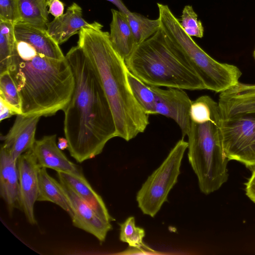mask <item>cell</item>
<instances>
[{
    "mask_svg": "<svg viewBox=\"0 0 255 255\" xmlns=\"http://www.w3.org/2000/svg\"><path fill=\"white\" fill-rule=\"evenodd\" d=\"M114 4L119 10V11L128 14L130 11L124 4L122 0H107Z\"/></svg>",
    "mask_w": 255,
    "mask_h": 255,
    "instance_id": "1f68e13d",
    "label": "cell"
},
{
    "mask_svg": "<svg viewBox=\"0 0 255 255\" xmlns=\"http://www.w3.org/2000/svg\"><path fill=\"white\" fill-rule=\"evenodd\" d=\"M0 98L15 115H21V100L15 83L8 71L0 74Z\"/></svg>",
    "mask_w": 255,
    "mask_h": 255,
    "instance_id": "cb8c5ba5",
    "label": "cell"
},
{
    "mask_svg": "<svg viewBox=\"0 0 255 255\" xmlns=\"http://www.w3.org/2000/svg\"><path fill=\"white\" fill-rule=\"evenodd\" d=\"M119 225L121 241L128 244L131 247H138L144 244L143 239L145 235V231L143 228L135 226L134 217H129Z\"/></svg>",
    "mask_w": 255,
    "mask_h": 255,
    "instance_id": "d4e9b609",
    "label": "cell"
},
{
    "mask_svg": "<svg viewBox=\"0 0 255 255\" xmlns=\"http://www.w3.org/2000/svg\"><path fill=\"white\" fill-rule=\"evenodd\" d=\"M57 145L61 150H63L68 148L69 144L66 138L60 137L58 138Z\"/></svg>",
    "mask_w": 255,
    "mask_h": 255,
    "instance_id": "d6a6232c",
    "label": "cell"
},
{
    "mask_svg": "<svg viewBox=\"0 0 255 255\" xmlns=\"http://www.w3.org/2000/svg\"><path fill=\"white\" fill-rule=\"evenodd\" d=\"M0 20L14 25L21 22L19 0H0Z\"/></svg>",
    "mask_w": 255,
    "mask_h": 255,
    "instance_id": "4316f807",
    "label": "cell"
},
{
    "mask_svg": "<svg viewBox=\"0 0 255 255\" xmlns=\"http://www.w3.org/2000/svg\"><path fill=\"white\" fill-rule=\"evenodd\" d=\"M110 39L118 54L125 60L137 45L127 15L119 10L111 9Z\"/></svg>",
    "mask_w": 255,
    "mask_h": 255,
    "instance_id": "ac0fdd59",
    "label": "cell"
},
{
    "mask_svg": "<svg viewBox=\"0 0 255 255\" xmlns=\"http://www.w3.org/2000/svg\"><path fill=\"white\" fill-rule=\"evenodd\" d=\"M125 61L128 70L148 86L205 89L201 79L160 27L137 45Z\"/></svg>",
    "mask_w": 255,
    "mask_h": 255,
    "instance_id": "277c9868",
    "label": "cell"
},
{
    "mask_svg": "<svg viewBox=\"0 0 255 255\" xmlns=\"http://www.w3.org/2000/svg\"><path fill=\"white\" fill-rule=\"evenodd\" d=\"M41 117L16 115L15 121L7 133L1 137V145L15 160L24 152L31 149L36 141L37 125Z\"/></svg>",
    "mask_w": 255,
    "mask_h": 255,
    "instance_id": "7c38bea8",
    "label": "cell"
},
{
    "mask_svg": "<svg viewBox=\"0 0 255 255\" xmlns=\"http://www.w3.org/2000/svg\"><path fill=\"white\" fill-rule=\"evenodd\" d=\"M19 183V208L31 225L37 221L34 206L38 194V170L40 168L31 148L22 154L17 160Z\"/></svg>",
    "mask_w": 255,
    "mask_h": 255,
    "instance_id": "30bf717a",
    "label": "cell"
},
{
    "mask_svg": "<svg viewBox=\"0 0 255 255\" xmlns=\"http://www.w3.org/2000/svg\"><path fill=\"white\" fill-rule=\"evenodd\" d=\"M128 249L125 251L122 254H135L136 253L139 252V254H157V253L152 250L144 244L138 247H129Z\"/></svg>",
    "mask_w": 255,
    "mask_h": 255,
    "instance_id": "f546056e",
    "label": "cell"
},
{
    "mask_svg": "<svg viewBox=\"0 0 255 255\" xmlns=\"http://www.w3.org/2000/svg\"><path fill=\"white\" fill-rule=\"evenodd\" d=\"M75 81L64 112V132L68 150L77 162L102 153L106 143L117 137L113 113L100 80L83 49L77 45L65 55Z\"/></svg>",
    "mask_w": 255,
    "mask_h": 255,
    "instance_id": "6da1fadb",
    "label": "cell"
},
{
    "mask_svg": "<svg viewBox=\"0 0 255 255\" xmlns=\"http://www.w3.org/2000/svg\"><path fill=\"white\" fill-rule=\"evenodd\" d=\"M252 171L250 178L245 184V192L248 198L255 203V168Z\"/></svg>",
    "mask_w": 255,
    "mask_h": 255,
    "instance_id": "83f0119b",
    "label": "cell"
},
{
    "mask_svg": "<svg viewBox=\"0 0 255 255\" xmlns=\"http://www.w3.org/2000/svg\"><path fill=\"white\" fill-rule=\"evenodd\" d=\"M254 57H255V50L254 51Z\"/></svg>",
    "mask_w": 255,
    "mask_h": 255,
    "instance_id": "e575fe53",
    "label": "cell"
},
{
    "mask_svg": "<svg viewBox=\"0 0 255 255\" xmlns=\"http://www.w3.org/2000/svg\"><path fill=\"white\" fill-rule=\"evenodd\" d=\"M160 29L180 52L205 89L222 92L237 84L242 72L236 66L219 62L187 35L167 5L157 3Z\"/></svg>",
    "mask_w": 255,
    "mask_h": 255,
    "instance_id": "52a82bcc",
    "label": "cell"
},
{
    "mask_svg": "<svg viewBox=\"0 0 255 255\" xmlns=\"http://www.w3.org/2000/svg\"><path fill=\"white\" fill-rule=\"evenodd\" d=\"M52 0H46V3H47V5H49L50 2Z\"/></svg>",
    "mask_w": 255,
    "mask_h": 255,
    "instance_id": "836d02e7",
    "label": "cell"
},
{
    "mask_svg": "<svg viewBox=\"0 0 255 255\" xmlns=\"http://www.w3.org/2000/svg\"><path fill=\"white\" fill-rule=\"evenodd\" d=\"M82 8L77 3L73 2L61 16L55 17L47 25L49 34L59 44L67 41L71 36L79 33L83 28H102L103 26L94 21L92 23L87 22L82 17Z\"/></svg>",
    "mask_w": 255,
    "mask_h": 255,
    "instance_id": "5bb4252c",
    "label": "cell"
},
{
    "mask_svg": "<svg viewBox=\"0 0 255 255\" xmlns=\"http://www.w3.org/2000/svg\"><path fill=\"white\" fill-rule=\"evenodd\" d=\"M155 96V113L174 120L179 127L182 138L189 131L191 120L190 110L192 101L184 90L151 86Z\"/></svg>",
    "mask_w": 255,
    "mask_h": 255,
    "instance_id": "9c48e42d",
    "label": "cell"
},
{
    "mask_svg": "<svg viewBox=\"0 0 255 255\" xmlns=\"http://www.w3.org/2000/svg\"><path fill=\"white\" fill-rule=\"evenodd\" d=\"M16 42L14 24L0 20V74L8 71Z\"/></svg>",
    "mask_w": 255,
    "mask_h": 255,
    "instance_id": "7402d4cb",
    "label": "cell"
},
{
    "mask_svg": "<svg viewBox=\"0 0 255 255\" xmlns=\"http://www.w3.org/2000/svg\"><path fill=\"white\" fill-rule=\"evenodd\" d=\"M188 142L178 140L160 166L142 184L136 196L138 207L145 215L154 217L167 201L170 190L176 184Z\"/></svg>",
    "mask_w": 255,
    "mask_h": 255,
    "instance_id": "ba28073f",
    "label": "cell"
},
{
    "mask_svg": "<svg viewBox=\"0 0 255 255\" xmlns=\"http://www.w3.org/2000/svg\"><path fill=\"white\" fill-rule=\"evenodd\" d=\"M56 136V134L45 135L36 140L32 149L39 166L57 172L83 174L80 167L70 161L58 147Z\"/></svg>",
    "mask_w": 255,
    "mask_h": 255,
    "instance_id": "4fadbf2b",
    "label": "cell"
},
{
    "mask_svg": "<svg viewBox=\"0 0 255 255\" xmlns=\"http://www.w3.org/2000/svg\"><path fill=\"white\" fill-rule=\"evenodd\" d=\"M8 71L20 95L23 116H52L71 100L75 81L66 58L47 57L29 44L17 41Z\"/></svg>",
    "mask_w": 255,
    "mask_h": 255,
    "instance_id": "7a4b0ae2",
    "label": "cell"
},
{
    "mask_svg": "<svg viewBox=\"0 0 255 255\" xmlns=\"http://www.w3.org/2000/svg\"><path fill=\"white\" fill-rule=\"evenodd\" d=\"M61 183L73 210L74 216L71 218L73 225L91 234L101 243L104 242L108 232L113 228L111 222L100 217L68 185Z\"/></svg>",
    "mask_w": 255,
    "mask_h": 255,
    "instance_id": "8fae6325",
    "label": "cell"
},
{
    "mask_svg": "<svg viewBox=\"0 0 255 255\" xmlns=\"http://www.w3.org/2000/svg\"><path fill=\"white\" fill-rule=\"evenodd\" d=\"M127 79L132 93L140 107L148 115H155V96L151 87L144 83L128 70Z\"/></svg>",
    "mask_w": 255,
    "mask_h": 255,
    "instance_id": "44dd1931",
    "label": "cell"
},
{
    "mask_svg": "<svg viewBox=\"0 0 255 255\" xmlns=\"http://www.w3.org/2000/svg\"><path fill=\"white\" fill-rule=\"evenodd\" d=\"M187 136L188 161L201 192L208 195L218 190L229 177L218 104L206 120L191 122Z\"/></svg>",
    "mask_w": 255,
    "mask_h": 255,
    "instance_id": "8992f818",
    "label": "cell"
},
{
    "mask_svg": "<svg viewBox=\"0 0 255 255\" xmlns=\"http://www.w3.org/2000/svg\"><path fill=\"white\" fill-rule=\"evenodd\" d=\"M38 177L39 189L37 201L56 204L72 218L74 216L73 210L61 182L50 176L45 167H40Z\"/></svg>",
    "mask_w": 255,
    "mask_h": 255,
    "instance_id": "d6986e66",
    "label": "cell"
},
{
    "mask_svg": "<svg viewBox=\"0 0 255 255\" xmlns=\"http://www.w3.org/2000/svg\"><path fill=\"white\" fill-rule=\"evenodd\" d=\"M14 28L17 41L29 44L38 53L47 57L58 60L65 59L59 45L49 34L46 29L22 22L14 24Z\"/></svg>",
    "mask_w": 255,
    "mask_h": 255,
    "instance_id": "9a60e30c",
    "label": "cell"
},
{
    "mask_svg": "<svg viewBox=\"0 0 255 255\" xmlns=\"http://www.w3.org/2000/svg\"><path fill=\"white\" fill-rule=\"evenodd\" d=\"M127 15L137 45L152 36L160 28L158 18L150 19L131 11Z\"/></svg>",
    "mask_w": 255,
    "mask_h": 255,
    "instance_id": "603a6c76",
    "label": "cell"
},
{
    "mask_svg": "<svg viewBox=\"0 0 255 255\" xmlns=\"http://www.w3.org/2000/svg\"><path fill=\"white\" fill-rule=\"evenodd\" d=\"M227 158L255 168V84L238 82L221 92L218 103Z\"/></svg>",
    "mask_w": 255,
    "mask_h": 255,
    "instance_id": "5b68a950",
    "label": "cell"
},
{
    "mask_svg": "<svg viewBox=\"0 0 255 255\" xmlns=\"http://www.w3.org/2000/svg\"><path fill=\"white\" fill-rule=\"evenodd\" d=\"M0 121L9 118L12 116L15 115L14 112L10 108V107L6 104L4 101L0 98Z\"/></svg>",
    "mask_w": 255,
    "mask_h": 255,
    "instance_id": "4dcf8cb0",
    "label": "cell"
},
{
    "mask_svg": "<svg viewBox=\"0 0 255 255\" xmlns=\"http://www.w3.org/2000/svg\"><path fill=\"white\" fill-rule=\"evenodd\" d=\"M48 12L55 17L64 14V4L60 0H52L49 5Z\"/></svg>",
    "mask_w": 255,
    "mask_h": 255,
    "instance_id": "f1b7e54d",
    "label": "cell"
},
{
    "mask_svg": "<svg viewBox=\"0 0 255 255\" xmlns=\"http://www.w3.org/2000/svg\"><path fill=\"white\" fill-rule=\"evenodd\" d=\"M77 45L93 64L109 102L117 136L129 141L146 129V114L135 100L127 79L125 60L113 47L110 33L102 28H83Z\"/></svg>",
    "mask_w": 255,
    "mask_h": 255,
    "instance_id": "3957f363",
    "label": "cell"
},
{
    "mask_svg": "<svg viewBox=\"0 0 255 255\" xmlns=\"http://www.w3.org/2000/svg\"><path fill=\"white\" fill-rule=\"evenodd\" d=\"M21 22L47 29L49 12L46 0H19Z\"/></svg>",
    "mask_w": 255,
    "mask_h": 255,
    "instance_id": "ffe728a7",
    "label": "cell"
},
{
    "mask_svg": "<svg viewBox=\"0 0 255 255\" xmlns=\"http://www.w3.org/2000/svg\"><path fill=\"white\" fill-rule=\"evenodd\" d=\"M59 181L71 187L102 219L111 222L115 219L110 214L101 196L92 187L84 174L57 172Z\"/></svg>",
    "mask_w": 255,
    "mask_h": 255,
    "instance_id": "e0dca14e",
    "label": "cell"
},
{
    "mask_svg": "<svg viewBox=\"0 0 255 255\" xmlns=\"http://www.w3.org/2000/svg\"><path fill=\"white\" fill-rule=\"evenodd\" d=\"M0 195L10 215L19 207V183L17 160L1 146L0 153Z\"/></svg>",
    "mask_w": 255,
    "mask_h": 255,
    "instance_id": "2e32d148",
    "label": "cell"
},
{
    "mask_svg": "<svg viewBox=\"0 0 255 255\" xmlns=\"http://www.w3.org/2000/svg\"><path fill=\"white\" fill-rule=\"evenodd\" d=\"M180 25L185 33L190 36L202 38L204 28L201 21L191 5L184 6L181 17Z\"/></svg>",
    "mask_w": 255,
    "mask_h": 255,
    "instance_id": "484cf974",
    "label": "cell"
}]
</instances>
